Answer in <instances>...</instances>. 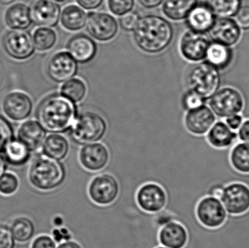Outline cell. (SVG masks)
Listing matches in <instances>:
<instances>
[{
    "instance_id": "1",
    "label": "cell",
    "mask_w": 249,
    "mask_h": 248,
    "mask_svg": "<svg viewBox=\"0 0 249 248\" xmlns=\"http://www.w3.org/2000/svg\"><path fill=\"white\" fill-rule=\"evenodd\" d=\"M77 117L75 103L62 94L44 99L36 110L38 122L46 132L64 133L70 131Z\"/></svg>"
},
{
    "instance_id": "2",
    "label": "cell",
    "mask_w": 249,
    "mask_h": 248,
    "mask_svg": "<svg viewBox=\"0 0 249 248\" xmlns=\"http://www.w3.org/2000/svg\"><path fill=\"white\" fill-rule=\"evenodd\" d=\"M136 45L143 52L156 54L169 46L174 38V28L168 20L157 15L139 17L133 30Z\"/></svg>"
},
{
    "instance_id": "3",
    "label": "cell",
    "mask_w": 249,
    "mask_h": 248,
    "mask_svg": "<svg viewBox=\"0 0 249 248\" xmlns=\"http://www.w3.org/2000/svg\"><path fill=\"white\" fill-rule=\"evenodd\" d=\"M67 176V167L63 162L44 155L36 157L29 168V182L35 189L42 192H51L61 187Z\"/></svg>"
},
{
    "instance_id": "4",
    "label": "cell",
    "mask_w": 249,
    "mask_h": 248,
    "mask_svg": "<svg viewBox=\"0 0 249 248\" xmlns=\"http://www.w3.org/2000/svg\"><path fill=\"white\" fill-rule=\"evenodd\" d=\"M107 130L106 121L101 115L86 112L77 116L70 129L71 139L80 145L99 142Z\"/></svg>"
},
{
    "instance_id": "5",
    "label": "cell",
    "mask_w": 249,
    "mask_h": 248,
    "mask_svg": "<svg viewBox=\"0 0 249 248\" xmlns=\"http://www.w3.org/2000/svg\"><path fill=\"white\" fill-rule=\"evenodd\" d=\"M244 105L245 101L241 92L231 86L221 87L207 100V106L220 119L239 115Z\"/></svg>"
},
{
    "instance_id": "6",
    "label": "cell",
    "mask_w": 249,
    "mask_h": 248,
    "mask_svg": "<svg viewBox=\"0 0 249 248\" xmlns=\"http://www.w3.org/2000/svg\"><path fill=\"white\" fill-rule=\"evenodd\" d=\"M220 71L213 68L206 61L197 63L190 70L187 83L192 90L209 99L220 88Z\"/></svg>"
},
{
    "instance_id": "7",
    "label": "cell",
    "mask_w": 249,
    "mask_h": 248,
    "mask_svg": "<svg viewBox=\"0 0 249 248\" xmlns=\"http://www.w3.org/2000/svg\"><path fill=\"white\" fill-rule=\"evenodd\" d=\"M120 194L119 182L115 176L109 173L94 176L88 186L89 198L98 206H109L118 200Z\"/></svg>"
},
{
    "instance_id": "8",
    "label": "cell",
    "mask_w": 249,
    "mask_h": 248,
    "mask_svg": "<svg viewBox=\"0 0 249 248\" xmlns=\"http://www.w3.org/2000/svg\"><path fill=\"white\" fill-rule=\"evenodd\" d=\"M135 199L139 208L149 214L162 212L168 200L166 191L160 184L154 182L142 184L138 189Z\"/></svg>"
},
{
    "instance_id": "9",
    "label": "cell",
    "mask_w": 249,
    "mask_h": 248,
    "mask_svg": "<svg viewBox=\"0 0 249 248\" xmlns=\"http://www.w3.org/2000/svg\"><path fill=\"white\" fill-rule=\"evenodd\" d=\"M196 215L201 225L206 228L215 229L225 223L228 214L220 199L206 196L197 202Z\"/></svg>"
},
{
    "instance_id": "10",
    "label": "cell",
    "mask_w": 249,
    "mask_h": 248,
    "mask_svg": "<svg viewBox=\"0 0 249 248\" xmlns=\"http://www.w3.org/2000/svg\"><path fill=\"white\" fill-rule=\"evenodd\" d=\"M2 45L7 55L19 61L30 58L35 50L32 36L24 30L7 32L3 37Z\"/></svg>"
},
{
    "instance_id": "11",
    "label": "cell",
    "mask_w": 249,
    "mask_h": 248,
    "mask_svg": "<svg viewBox=\"0 0 249 248\" xmlns=\"http://www.w3.org/2000/svg\"><path fill=\"white\" fill-rule=\"evenodd\" d=\"M86 30L95 39L101 42L112 40L118 32L116 19L107 13L90 12L87 14Z\"/></svg>"
},
{
    "instance_id": "12",
    "label": "cell",
    "mask_w": 249,
    "mask_h": 248,
    "mask_svg": "<svg viewBox=\"0 0 249 248\" xmlns=\"http://www.w3.org/2000/svg\"><path fill=\"white\" fill-rule=\"evenodd\" d=\"M220 201L230 215L245 214L249 210V188L238 182L229 183L224 187Z\"/></svg>"
},
{
    "instance_id": "13",
    "label": "cell",
    "mask_w": 249,
    "mask_h": 248,
    "mask_svg": "<svg viewBox=\"0 0 249 248\" xmlns=\"http://www.w3.org/2000/svg\"><path fill=\"white\" fill-rule=\"evenodd\" d=\"M79 162L89 173H99L107 167L110 154L107 147L102 143L86 144L79 151Z\"/></svg>"
},
{
    "instance_id": "14",
    "label": "cell",
    "mask_w": 249,
    "mask_h": 248,
    "mask_svg": "<svg viewBox=\"0 0 249 248\" xmlns=\"http://www.w3.org/2000/svg\"><path fill=\"white\" fill-rule=\"evenodd\" d=\"M211 40L208 34L188 30L180 41L179 49L183 58L193 63L203 61L206 58Z\"/></svg>"
},
{
    "instance_id": "15",
    "label": "cell",
    "mask_w": 249,
    "mask_h": 248,
    "mask_svg": "<svg viewBox=\"0 0 249 248\" xmlns=\"http://www.w3.org/2000/svg\"><path fill=\"white\" fill-rule=\"evenodd\" d=\"M242 32L234 17H217L208 36L211 42L233 48L241 40Z\"/></svg>"
},
{
    "instance_id": "16",
    "label": "cell",
    "mask_w": 249,
    "mask_h": 248,
    "mask_svg": "<svg viewBox=\"0 0 249 248\" xmlns=\"http://www.w3.org/2000/svg\"><path fill=\"white\" fill-rule=\"evenodd\" d=\"M78 66L68 52L61 51L54 54L47 65L48 77L57 83H65L77 74Z\"/></svg>"
},
{
    "instance_id": "17",
    "label": "cell",
    "mask_w": 249,
    "mask_h": 248,
    "mask_svg": "<svg viewBox=\"0 0 249 248\" xmlns=\"http://www.w3.org/2000/svg\"><path fill=\"white\" fill-rule=\"evenodd\" d=\"M216 18L207 1H198L186 17L185 23L189 30L208 34Z\"/></svg>"
},
{
    "instance_id": "18",
    "label": "cell",
    "mask_w": 249,
    "mask_h": 248,
    "mask_svg": "<svg viewBox=\"0 0 249 248\" xmlns=\"http://www.w3.org/2000/svg\"><path fill=\"white\" fill-rule=\"evenodd\" d=\"M216 121V116L207 104L189 111L184 117L187 131L196 136L206 135Z\"/></svg>"
},
{
    "instance_id": "19",
    "label": "cell",
    "mask_w": 249,
    "mask_h": 248,
    "mask_svg": "<svg viewBox=\"0 0 249 248\" xmlns=\"http://www.w3.org/2000/svg\"><path fill=\"white\" fill-rule=\"evenodd\" d=\"M61 7L52 0H38L31 9L32 22L41 27H54L61 17Z\"/></svg>"
},
{
    "instance_id": "20",
    "label": "cell",
    "mask_w": 249,
    "mask_h": 248,
    "mask_svg": "<svg viewBox=\"0 0 249 248\" xmlns=\"http://www.w3.org/2000/svg\"><path fill=\"white\" fill-rule=\"evenodd\" d=\"M33 109L32 100L26 93L13 92L5 96L3 100V109L10 119L21 121L31 115Z\"/></svg>"
},
{
    "instance_id": "21",
    "label": "cell",
    "mask_w": 249,
    "mask_h": 248,
    "mask_svg": "<svg viewBox=\"0 0 249 248\" xmlns=\"http://www.w3.org/2000/svg\"><path fill=\"white\" fill-rule=\"evenodd\" d=\"M67 49L70 55L79 64L90 62L97 53L96 42L84 33L73 36L67 43Z\"/></svg>"
},
{
    "instance_id": "22",
    "label": "cell",
    "mask_w": 249,
    "mask_h": 248,
    "mask_svg": "<svg viewBox=\"0 0 249 248\" xmlns=\"http://www.w3.org/2000/svg\"><path fill=\"white\" fill-rule=\"evenodd\" d=\"M158 242L167 248H184L188 243L187 229L179 221H169L160 229Z\"/></svg>"
},
{
    "instance_id": "23",
    "label": "cell",
    "mask_w": 249,
    "mask_h": 248,
    "mask_svg": "<svg viewBox=\"0 0 249 248\" xmlns=\"http://www.w3.org/2000/svg\"><path fill=\"white\" fill-rule=\"evenodd\" d=\"M236 131H232L223 121H216L206 135L208 144L217 149L233 147L238 141Z\"/></svg>"
},
{
    "instance_id": "24",
    "label": "cell",
    "mask_w": 249,
    "mask_h": 248,
    "mask_svg": "<svg viewBox=\"0 0 249 248\" xmlns=\"http://www.w3.org/2000/svg\"><path fill=\"white\" fill-rule=\"evenodd\" d=\"M234 59L235 51L233 48L211 42L204 61L222 72L232 66Z\"/></svg>"
},
{
    "instance_id": "25",
    "label": "cell",
    "mask_w": 249,
    "mask_h": 248,
    "mask_svg": "<svg viewBox=\"0 0 249 248\" xmlns=\"http://www.w3.org/2000/svg\"><path fill=\"white\" fill-rule=\"evenodd\" d=\"M46 138V131L35 120L23 122L18 132V139L25 144L32 152L42 147Z\"/></svg>"
},
{
    "instance_id": "26",
    "label": "cell",
    "mask_w": 249,
    "mask_h": 248,
    "mask_svg": "<svg viewBox=\"0 0 249 248\" xmlns=\"http://www.w3.org/2000/svg\"><path fill=\"white\" fill-rule=\"evenodd\" d=\"M42 149V154L45 157L62 162L70 153V143L63 135L51 134L45 138Z\"/></svg>"
},
{
    "instance_id": "27",
    "label": "cell",
    "mask_w": 249,
    "mask_h": 248,
    "mask_svg": "<svg viewBox=\"0 0 249 248\" xmlns=\"http://www.w3.org/2000/svg\"><path fill=\"white\" fill-rule=\"evenodd\" d=\"M4 19L10 29L24 30L32 23L31 9L23 3L13 4L6 11Z\"/></svg>"
},
{
    "instance_id": "28",
    "label": "cell",
    "mask_w": 249,
    "mask_h": 248,
    "mask_svg": "<svg viewBox=\"0 0 249 248\" xmlns=\"http://www.w3.org/2000/svg\"><path fill=\"white\" fill-rule=\"evenodd\" d=\"M6 163L16 167L26 165L32 157V151L18 139L13 138L3 151Z\"/></svg>"
},
{
    "instance_id": "29",
    "label": "cell",
    "mask_w": 249,
    "mask_h": 248,
    "mask_svg": "<svg viewBox=\"0 0 249 248\" xmlns=\"http://www.w3.org/2000/svg\"><path fill=\"white\" fill-rule=\"evenodd\" d=\"M60 19L61 24L66 29L77 32L86 26L87 14L82 7L76 4H70L64 7Z\"/></svg>"
},
{
    "instance_id": "30",
    "label": "cell",
    "mask_w": 249,
    "mask_h": 248,
    "mask_svg": "<svg viewBox=\"0 0 249 248\" xmlns=\"http://www.w3.org/2000/svg\"><path fill=\"white\" fill-rule=\"evenodd\" d=\"M197 3L198 0H164L162 12L171 20H181L187 17Z\"/></svg>"
},
{
    "instance_id": "31",
    "label": "cell",
    "mask_w": 249,
    "mask_h": 248,
    "mask_svg": "<svg viewBox=\"0 0 249 248\" xmlns=\"http://www.w3.org/2000/svg\"><path fill=\"white\" fill-rule=\"evenodd\" d=\"M230 162L237 171L249 173V143H236L231 148Z\"/></svg>"
},
{
    "instance_id": "32",
    "label": "cell",
    "mask_w": 249,
    "mask_h": 248,
    "mask_svg": "<svg viewBox=\"0 0 249 248\" xmlns=\"http://www.w3.org/2000/svg\"><path fill=\"white\" fill-rule=\"evenodd\" d=\"M13 237L19 243H26L35 235V227L32 220L26 217H19L12 223L10 227Z\"/></svg>"
},
{
    "instance_id": "33",
    "label": "cell",
    "mask_w": 249,
    "mask_h": 248,
    "mask_svg": "<svg viewBox=\"0 0 249 248\" xmlns=\"http://www.w3.org/2000/svg\"><path fill=\"white\" fill-rule=\"evenodd\" d=\"M216 17H234L243 5L242 0H206Z\"/></svg>"
},
{
    "instance_id": "34",
    "label": "cell",
    "mask_w": 249,
    "mask_h": 248,
    "mask_svg": "<svg viewBox=\"0 0 249 248\" xmlns=\"http://www.w3.org/2000/svg\"><path fill=\"white\" fill-rule=\"evenodd\" d=\"M34 45L35 49L40 52L49 50L56 43L57 34L49 27H39L34 32Z\"/></svg>"
},
{
    "instance_id": "35",
    "label": "cell",
    "mask_w": 249,
    "mask_h": 248,
    "mask_svg": "<svg viewBox=\"0 0 249 248\" xmlns=\"http://www.w3.org/2000/svg\"><path fill=\"white\" fill-rule=\"evenodd\" d=\"M61 94L72 100L74 103L81 101L87 93V87L83 80L73 78L65 82L61 86Z\"/></svg>"
},
{
    "instance_id": "36",
    "label": "cell",
    "mask_w": 249,
    "mask_h": 248,
    "mask_svg": "<svg viewBox=\"0 0 249 248\" xmlns=\"http://www.w3.org/2000/svg\"><path fill=\"white\" fill-rule=\"evenodd\" d=\"M206 103H207V99H205L201 95L192 89L185 92L181 99L182 107L187 112L198 109L206 105Z\"/></svg>"
},
{
    "instance_id": "37",
    "label": "cell",
    "mask_w": 249,
    "mask_h": 248,
    "mask_svg": "<svg viewBox=\"0 0 249 248\" xmlns=\"http://www.w3.org/2000/svg\"><path fill=\"white\" fill-rule=\"evenodd\" d=\"M19 187V180L16 175L5 173L0 179V193L6 196L13 195Z\"/></svg>"
},
{
    "instance_id": "38",
    "label": "cell",
    "mask_w": 249,
    "mask_h": 248,
    "mask_svg": "<svg viewBox=\"0 0 249 248\" xmlns=\"http://www.w3.org/2000/svg\"><path fill=\"white\" fill-rule=\"evenodd\" d=\"M107 4L112 14L123 16L133 10L135 0H107Z\"/></svg>"
},
{
    "instance_id": "39",
    "label": "cell",
    "mask_w": 249,
    "mask_h": 248,
    "mask_svg": "<svg viewBox=\"0 0 249 248\" xmlns=\"http://www.w3.org/2000/svg\"><path fill=\"white\" fill-rule=\"evenodd\" d=\"M14 138L13 127L8 120L0 115V153H2L6 146Z\"/></svg>"
},
{
    "instance_id": "40",
    "label": "cell",
    "mask_w": 249,
    "mask_h": 248,
    "mask_svg": "<svg viewBox=\"0 0 249 248\" xmlns=\"http://www.w3.org/2000/svg\"><path fill=\"white\" fill-rule=\"evenodd\" d=\"M16 240L10 227L7 225H0V248H15Z\"/></svg>"
},
{
    "instance_id": "41",
    "label": "cell",
    "mask_w": 249,
    "mask_h": 248,
    "mask_svg": "<svg viewBox=\"0 0 249 248\" xmlns=\"http://www.w3.org/2000/svg\"><path fill=\"white\" fill-rule=\"evenodd\" d=\"M139 17L140 16H139V13L135 11H131L124 15L119 20L121 29L126 32H131V31L134 30L135 27L139 21Z\"/></svg>"
},
{
    "instance_id": "42",
    "label": "cell",
    "mask_w": 249,
    "mask_h": 248,
    "mask_svg": "<svg viewBox=\"0 0 249 248\" xmlns=\"http://www.w3.org/2000/svg\"><path fill=\"white\" fill-rule=\"evenodd\" d=\"M234 19L242 31H249V4H243Z\"/></svg>"
},
{
    "instance_id": "43",
    "label": "cell",
    "mask_w": 249,
    "mask_h": 248,
    "mask_svg": "<svg viewBox=\"0 0 249 248\" xmlns=\"http://www.w3.org/2000/svg\"><path fill=\"white\" fill-rule=\"evenodd\" d=\"M51 237L57 244L73 240V235L71 231L64 226L61 227H55V229H53Z\"/></svg>"
},
{
    "instance_id": "44",
    "label": "cell",
    "mask_w": 249,
    "mask_h": 248,
    "mask_svg": "<svg viewBox=\"0 0 249 248\" xmlns=\"http://www.w3.org/2000/svg\"><path fill=\"white\" fill-rule=\"evenodd\" d=\"M57 244L51 236L43 235L38 236L32 242L31 248H56Z\"/></svg>"
},
{
    "instance_id": "45",
    "label": "cell",
    "mask_w": 249,
    "mask_h": 248,
    "mask_svg": "<svg viewBox=\"0 0 249 248\" xmlns=\"http://www.w3.org/2000/svg\"><path fill=\"white\" fill-rule=\"evenodd\" d=\"M244 118L239 115H232L225 119V123L232 131H238L244 122Z\"/></svg>"
},
{
    "instance_id": "46",
    "label": "cell",
    "mask_w": 249,
    "mask_h": 248,
    "mask_svg": "<svg viewBox=\"0 0 249 248\" xmlns=\"http://www.w3.org/2000/svg\"><path fill=\"white\" fill-rule=\"evenodd\" d=\"M77 4L85 10H93L102 5L105 0H76Z\"/></svg>"
},
{
    "instance_id": "47",
    "label": "cell",
    "mask_w": 249,
    "mask_h": 248,
    "mask_svg": "<svg viewBox=\"0 0 249 248\" xmlns=\"http://www.w3.org/2000/svg\"><path fill=\"white\" fill-rule=\"evenodd\" d=\"M237 134L241 142L249 143V119L243 122Z\"/></svg>"
},
{
    "instance_id": "48",
    "label": "cell",
    "mask_w": 249,
    "mask_h": 248,
    "mask_svg": "<svg viewBox=\"0 0 249 248\" xmlns=\"http://www.w3.org/2000/svg\"><path fill=\"white\" fill-rule=\"evenodd\" d=\"M225 186L221 184H214L209 188L207 196L213 197V198H217L220 199L222 197V192H223L224 187Z\"/></svg>"
},
{
    "instance_id": "49",
    "label": "cell",
    "mask_w": 249,
    "mask_h": 248,
    "mask_svg": "<svg viewBox=\"0 0 249 248\" xmlns=\"http://www.w3.org/2000/svg\"><path fill=\"white\" fill-rule=\"evenodd\" d=\"M141 5L146 9L155 8L160 5L164 0H138Z\"/></svg>"
},
{
    "instance_id": "50",
    "label": "cell",
    "mask_w": 249,
    "mask_h": 248,
    "mask_svg": "<svg viewBox=\"0 0 249 248\" xmlns=\"http://www.w3.org/2000/svg\"><path fill=\"white\" fill-rule=\"evenodd\" d=\"M56 248H83V246L75 240H69V241L63 242L57 246Z\"/></svg>"
},
{
    "instance_id": "51",
    "label": "cell",
    "mask_w": 249,
    "mask_h": 248,
    "mask_svg": "<svg viewBox=\"0 0 249 248\" xmlns=\"http://www.w3.org/2000/svg\"><path fill=\"white\" fill-rule=\"evenodd\" d=\"M7 170V163L3 156L0 155V179L6 173Z\"/></svg>"
},
{
    "instance_id": "52",
    "label": "cell",
    "mask_w": 249,
    "mask_h": 248,
    "mask_svg": "<svg viewBox=\"0 0 249 248\" xmlns=\"http://www.w3.org/2000/svg\"><path fill=\"white\" fill-rule=\"evenodd\" d=\"M53 224L55 227H64V224H65V219H64L63 217L57 215L54 218Z\"/></svg>"
},
{
    "instance_id": "53",
    "label": "cell",
    "mask_w": 249,
    "mask_h": 248,
    "mask_svg": "<svg viewBox=\"0 0 249 248\" xmlns=\"http://www.w3.org/2000/svg\"><path fill=\"white\" fill-rule=\"evenodd\" d=\"M14 1L15 0H0V4L7 5V4H11V3H13Z\"/></svg>"
},
{
    "instance_id": "54",
    "label": "cell",
    "mask_w": 249,
    "mask_h": 248,
    "mask_svg": "<svg viewBox=\"0 0 249 248\" xmlns=\"http://www.w3.org/2000/svg\"><path fill=\"white\" fill-rule=\"evenodd\" d=\"M53 1H56V2H61V1H65V0H52Z\"/></svg>"
},
{
    "instance_id": "55",
    "label": "cell",
    "mask_w": 249,
    "mask_h": 248,
    "mask_svg": "<svg viewBox=\"0 0 249 248\" xmlns=\"http://www.w3.org/2000/svg\"><path fill=\"white\" fill-rule=\"evenodd\" d=\"M165 248V247H163V246H158V247H156V248Z\"/></svg>"
}]
</instances>
